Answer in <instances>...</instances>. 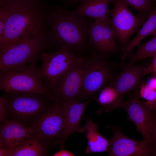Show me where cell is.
Masks as SVG:
<instances>
[{
	"label": "cell",
	"mask_w": 156,
	"mask_h": 156,
	"mask_svg": "<svg viewBox=\"0 0 156 156\" xmlns=\"http://www.w3.org/2000/svg\"><path fill=\"white\" fill-rule=\"evenodd\" d=\"M9 3L10 13L0 42V52L44 31L45 24L49 23V11L45 12L37 0Z\"/></svg>",
	"instance_id": "1"
},
{
	"label": "cell",
	"mask_w": 156,
	"mask_h": 156,
	"mask_svg": "<svg viewBox=\"0 0 156 156\" xmlns=\"http://www.w3.org/2000/svg\"><path fill=\"white\" fill-rule=\"evenodd\" d=\"M53 42L66 47L77 55L83 57L88 46V17L77 15L59 6L49 11Z\"/></svg>",
	"instance_id": "2"
},
{
	"label": "cell",
	"mask_w": 156,
	"mask_h": 156,
	"mask_svg": "<svg viewBox=\"0 0 156 156\" xmlns=\"http://www.w3.org/2000/svg\"><path fill=\"white\" fill-rule=\"evenodd\" d=\"M8 115L5 119L31 125L44 114L55 100L33 93H5L3 96Z\"/></svg>",
	"instance_id": "3"
},
{
	"label": "cell",
	"mask_w": 156,
	"mask_h": 156,
	"mask_svg": "<svg viewBox=\"0 0 156 156\" xmlns=\"http://www.w3.org/2000/svg\"><path fill=\"white\" fill-rule=\"evenodd\" d=\"M91 52L89 57H86L81 88V101L91 99L114 80L119 74V66L116 62L91 50Z\"/></svg>",
	"instance_id": "4"
},
{
	"label": "cell",
	"mask_w": 156,
	"mask_h": 156,
	"mask_svg": "<svg viewBox=\"0 0 156 156\" xmlns=\"http://www.w3.org/2000/svg\"><path fill=\"white\" fill-rule=\"evenodd\" d=\"M41 67L34 61L25 65L0 71V89L5 93H33L53 99L42 80Z\"/></svg>",
	"instance_id": "5"
},
{
	"label": "cell",
	"mask_w": 156,
	"mask_h": 156,
	"mask_svg": "<svg viewBox=\"0 0 156 156\" xmlns=\"http://www.w3.org/2000/svg\"><path fill=\"white\" fill-rule=\"evenodd\" d=\"M53 41L51 33L45 30L0 53V71L23 66L34 60L46 43Z\"/></svg>",
	"instance_id": "6"
},
{
	"label": "cell",
	"mask_w": 156,
	"mask_h": 156,
	"mask_svg": "<svg viewBox=\"0 0 156 156\" xmlns=\"http://www.w3.org/2000/svg\"><path fill=\"white\" fill-rule=\"evenodd\" d=\"M65 124L63 105L55 100L49 110L30 127L33 130V134L50 148L58 146Z\"/></svg>",
	"instance_id": "7"
},
{
	"label": "cell",
	"mask_w": 156,
	"mask_h": 156,
	"mask_svg": "<svg viewBox=\"0 0 156 156\" xmlns=\"http://www.w3.org/2000/svg\"><path fill=\"white\" fill-rule=\"evenodd\" d=\"M113 3V8L110 9V23L122 53L129 38L145 21L134 14L122 0H115Z\"/></svg>",
	"instance_id": "8"
},
{
	"label": "cell",
	"mask_w": 156,
	"mask_h": 156,
	"mask_svg": "<svg viewBox=\"0 0 156 156\" xmlns=\"http://www.w3.org/2000/svg\"><path fill=\"white\" fill-rule=\"evenodd\" d=\"M83 57L77 55L64 46L55 52L41 53V71L45 86L49 89L61 76Z\"/></svg>",
	"instance_id": "9"
},
{
	"label": "cell",
	"mask_w": 156,
	"mask_h": 156,
	"mask_svg": "<svg viewBox=\"0 0 156 156\" xmlns=\"http://www.w3.org/2000/svg\"><path fill=\"white\" fill-rule=\"evenodd\" d=\"M86 58L71 67L61 76L49 89L54 100L61 103L80 101L82 77L86 64Z\"/></svg>",
	"instance_id": "10"
},
{
	"label": "cell",
	"mask_w": 156,
	"mask_h": 156,
	"mask_svg": "<svg viewBox=\"0 0 156 156\" xmlns=\"http://www.w3.org/2000/svg\"><path fill=\"white\" fill-rule=\"evenodd\" d=\"M88 35V46L93 51L108 58L120 52L110 20L91 22Z\"/></svg>",
	"instance_id": "11"
},
{
	"label": "cell",
	"mask_w": 156,
	"mask_h": 156,
	"mask_svg": "<svg viewBox=\"0 0 156 156\" xmlns=\"http://www.w3.org/2000/svg\"><path fill=\"white\" fill-rule=\"evenodd\" d=\"M112 131L109 155L110 156H151L147 143L144 140L138 141L127 137L119 127L108 126Z\"/></svg>",
	"instance_id": "12"
},
{
	"label": "cell",
	"mask_w": 156,
	"mask_h": 156,
	"mask_svg": "<svg viewBox=\"0 0 156 156\" xmlns=\"http://www.w3.org/2000/svg\"><path fill=\"white\" fill-rule=\"evenodd\" d=\"M139 88L129 94L128 100L123 101L119 107L126 112L128 119L134 123L138 132L142 135L143 140L147 143L149 109L141 101Z\"/></svg>",
	"instance_id": "13"
},
{
	"label": "cell",
	"mask_w": 156,
	"mask_h": 156,
	"mask_svg": "<svg viewBox=\"0 0 156 156\" xmlns=\"http://www.w3.org/2000/svg\"><path fill=\"white\" fill-rule=\"evenodd\" d=\"M148 65L146 64L134 65L122 62L121 72L110 83L117 90L120 99H123L124 94L139 88L142 78L144 76V70Z\"/></svg>",
	"instance_id": "14"
},
{
	"label": "cell",
	"mask_w": 156,
	"mask_h": 156,
	"mask_svg": "<svg viewBox=\"0 0 156 156\" xmlns=\"http://www.w3.org/2000/svg\"><path fill=\"white\" fill-rule=\"evenodd\" d=\"M96 95L90 99L83 101H72L62 103L65 115V124L63 134L58 144L60 149H64L67 138L76 132H80V121L84 111L88 105L95 101Z\"/></svg>",
	"instance_id": "15"
},
{
	"label": "cell",
	"mask_w": 156,
	"mask_h": 156,
	"mask_svg": "<svg viewBox=\"0 0 156 156\" xmlns=\"http://www.w3.org/2000/svg\"><path fill=\"white\" fill-rule=\"evenodd\" d=\"M31 127L5 119L1 123L0 147L13 148L33 134Z\"/></svg>",
	"instance_id": "16"
},
{
	"label": "cell",
	"mask_w": 156,
	"mask_h": 156,
	"mask_svg": "<svg viewBox=\"0 0 156 156\" xmlns=\"http://www.w3.org/2000/svg\"><path fill=\"white\" fill-rule=\"evenodd\" d=\"M115 0H82L72 12L76 14L94 19L96 21H109L108 6Z\"/></svg>",
	"instance_id": "17"
},
{
	"label": "cell",
	"mask_w": 156,
	"mask_h": 156,
	"mask_svg": "<svg viewBox=\"0 0 156 156\" xmlns=\"http://www.w3.org/2000/svg\"><path fill=\"white\" fill-rule=\"evenodd\" d=\"M86 123L80 132L84 134L88 141L86 154L106 152L109 150L110 140L101 135L98 130V125L94 123L88 116L84 118Z\"/></svg>",
	"instance_id": "18"
},
{
	"label": "cell",
	"mask_w": 156,
	"mask_h": 156,
	"mask_svg": "<svg viewBox=\"0 0 156 156\" xmlns=\"http://www.w3.org/2000/svg\"><path fill=\"white\" fill-rule=\"evenodd\" d=\"M50 149L33 134L13 148H6V156H47Z\"/></svg>",
	"instance_id": "19"
},
{
	"label": "cell",
	"mask_w": 156,
	"mask_h": 156,
	"mask_svg": "<svg viewBox=\"0 0 156 156\" xmlns=\"http://www.w3.org/2000/svg\"><path fill=\"white\" fill-rule=\"evenodd\" d=\"M96 95L95 101L101 107L97 112L98 114L103 111L108 112L119 107L123 101L114 86L110 83L102 88Z\"/></svg>",
	"instance_id": "20"
},
{
	"label": "cell",
	"mask_w": 156,
	"mask_h": 156,
	"mask_svg": "<svg viewBox=\"0 0 156 156\" xmlns=\"http://www.w3.org/2000/svg\"><path fill=\"white\" fill-rule=\"evenodd\" d=\"M136 36L128 42L122 53L120 59L124 60L131 54L133 49L145 38L156 34V5L148 19L137 31Z\"/></svg>",
	"instance_id": "21"
},
{
	"label": "cell",
	"mask_w": 156,
	"mask_h": 156,
	"mask_svg": "<svg viewBox=\"0 0 156 156\" xmlns=\"http://www.w3.org/2000/svg\"><path fill=\"white\" fill-rule=\"evenodd\" d=\"M156 54V34L151 39L138 44L137 49L133 53L130 54L127 57L129 63L134 64L140 60L153 57Z\"/></svg>",
	"instance_id": "22"
},
{
	"label": "cell",
	"mask_w": 156,
	"mask_h": 156,
	"mask_svg": "<svg viewBox=\"0 0 156 156\" xmlns=\"http://www.w3.org/2000/svg\"><path fill=\"white\" fill-rule=\"evenodd\" d=\"M128 7L135 10L145 21L156 5V0H122Z\"/></svg>",
	"instance_id": "23"
},
{
	"label": "cell",
	"mask_w": 156,
	"mask_h": 156,
	"mask_svg": "<svg viewBox=\"0 0 156 156\" xmlns=\"http://www.w3.org/2000/svg\"><path fill=\"white\" fill-rule=\"evenodd\" d=\"M148 133L147 144L151 156H156V109H149Z\"/></svg>",
	"instance_id": "24"
},
{
	"label": "cell",
	"mask_w": 156,
	"mask_h": 156,
	"mask_svg": "<svg viewBox=\"0 0 156 156\" xmlns=\"http://www.w3.org/2000/svg\"><path fill=\"white\" fill-rule=\"evenodd\" d=\"M11 9L10 3L0 4V42L3 39L6 23L10 16Z\"/></svg>",
	"instance_id": "25"
},
{
	"label": "cell",
	"mask_w": 156,
	"mask_h": 156,
	"mask_svg": "<svg viewBox=\"0 0 156 156\" xmlns=\"http://www.w3.org/2000/svg\"><path fill=\"white\" fill-rule=\"evenodd\" d=\"M139 96L147 101L156 100V90L149 86L142 80L139 90Z\"/></svg>",
	"instance_id": "26"
},
{
	"label": "cell",
	"mask_w": 156,
	"mask_h": 156,
	"mask_svg": "<svg viewBox=\"0 0 156 156\" xmlns=\"http://www.w3.org/2000/svg\"><path fill=\"white\" fill-rule=\"evenodd\" d=\"M153 58L151 63L148 64L144 70V76L148 74L156 75V54Z\"/></svg>",
	"instance_id": "27"
},
{
	"label": "cell",
	"mask_w": 156,
	"mask_h": 156,
	"mask_svg": "<svg viewBox=\"0 0 156 156\" xmlns=\"http://www.w3.org/2000/svg\"><path fill=\"white\" fill-rule=\"evenodd\" d=\"M8 112L5 106L3 96L0 97V123L7 117Z\"/></svg>",
	"instance_id": "28"
},
{
	"label": "cell",
	"mask_w": 156,
	"mask_h": 156,
	"mask_svg": "<svg viewBox=\"0 0 156 156\" xmlns=\"http://www.w3.org/2000/svg\"><path fill=\"white\" fill-rule=\"evenodd\" d=\"M53 156H74L75 155L67 150L64 149L60 150L53 154Z\"/></svg>",
	"instance_id": "29"
},
{
	"label": "cell",
	"mask_w": 156,
	"mask_h": 156,
	"mask_svg": "<svg viewBox=\"0 0 156 156\" xmlns=\"http://www.w3.org/2000/svg\"><path fill=\"white\" fill-rule=\"evenodd\" d=\"M146 83L150 87L156 90V77H153L150 78Z\"/></svg>",
	"instance_id": "30"
},
{
	"label": "cell",
	"mask_w": 156,
	"mask_h": 156,
	"mask_svg": "<svg viewBox=\"0 0 156 156\" xmlns=\"http://www.w3.org/2000/svg\"><path fill=\"white\" fill-rule=\"evenodd\" d=\"M37 0H0V4H3L8 2L20 3L27 1H33Z\"/></svg>",
	"instance_id": "31"
},
{
	"label": "cell",
	"mask_w": 156,
	"mask_h": 156,
	"mask_svg": "<svg viewBox=\"0 0 156 156\" xmlns=\"http://www.w3.org/2000/svg\"><path fill=\"white\" fill-rule=\"evenodd\" d=\"M146 105L150 109H156V100L154 101L147 102Z\"/></svg>",
	"instance_id": "32"
},
{
	"label": "cell",
	"mask_w": 156,
	"mask_h": 156,
	"mask_svg": "<svg viewBox=\"0 0 156 156\" xmlns=\"http://www.w3.org/2000/svg\"><path fill=\"white\" fill-rule=\"evenodd\" d=\"M65 3L68 5H73L82 0H64Z\"/></svg>",
	"instance_id": "33"
}]
</instances>
